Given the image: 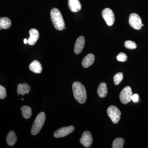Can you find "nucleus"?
Segmentation results:
<instances>
[{
	"label": "nucleus",
	"mask_w": 148,
	"mask_h": 148,
	"mask_svg": "<svg viewBox=\"0 0 148 148\" xmlns=\"http://www.w3.org/2000/svg\"><path fill=\"white\" fill-rule=\"evenodd\" d=\"M72 86L75 99L80 104L84 103L87 98L86 90L84 86L79 82H75Z\"/></svg>",
	"instance_id": "f257e3e1"
},
{
	"label": "nucleus",
	"mask_w": 148,
	"mask_h": 148,
	"mask_svg": "<svg viewBox=\"0 0 148 148\" xmlns=\"http://www.w3.org/2000/svg\"><path fill=\"white\" fill-rule=\"evenodd\" d=\"M51 18L53 27L58 31H62L65 28V21L61 12L58 9L53 8L51 10Z\"/></svg>",
	"instance_id": "f03ea898"
},
{
	"label": "nucleus",
	"mask_w": 148,
	"mask_h": 148,
	"mask_svg": "<svg viewBox=\"0 0 148 148\" xmlns=\"http://www.w3.org/2000/svg\"><path fill=\"white\" fill-rule=\"evenodd\" d=\"M46 115L43 112L40 113L35 119L31 130L32 135H36L41 130L45 122Z\"/></svg>",
	"instance_id": "7ed1b4c3"
},
{
	"label": "nucleus",
	"mask_w": 148,
	"mask_h": 148,
	"mask_svg": "<svg viewBox=\"0 0 148 148\" xmlns=\"http://www.w3.org/2000/svg\"><path fill=\"white\" fill-rule=\"evenodd\" d=\"M107 113L113 123H117L119 122L121 116V112L116 106H109L107 110Z\"/></svg>",
	"instance_id": "20e7f679"
},
{
	"label": "nucleus",
	"mask_w": 148,
	"mask_h": 148,
	"mask_svg": "<svg viewBox=\"0 0 148 148\" xmlns=\"http://www.w3.org/2000/svg\"><path fill=\"white\" fill-rule=\"evenodd\" d=\"M133 94L131 88L126 86L122 90L119 95L120 100L122 103L126 104L131 101V98Z\"/></svg>",
	"instance_id": "39448f33"
},
{
	"label": "nucleus",
	"mask_w": 148,
	"mask_h": 148,
	"mask_svg": "<svg viewBox=\"0 0 148 148\" xmlns=\"http://www.w3.org/2000/svg\"><path fill=\"white\" fill-rule=\"evenodd\" d=\"M130 25L135 30H140L142 28V19L138 14L131 13L129 16Z\"/></svg>",
	"instance_id": "423d86ee"
},
{
	"label": "nucleus",
	"mask_w": 148,
	"mask_h": 148,
	"mask_svg": "<svg viewBox=\"0 0 148 148\" xmlns=\"http://www.w3.org/2000/svg\"><path fill=\"white\" fill-rule=\"evenodd\" d=\"M102 14L108 26H112L113 25L115 21V16L112 10L108 8L104 9L102 11Z\"/></svg>",
	"instance_id": "0eeeda50"
},
{
	"label": "nucleus",
	"mask_w": 148,
	"mask_h": 148,
	"mask_svg": "<svg viewBox=\"0 0 148 148\" xmlns=\"http://www.w3.org/2000/svg\"><path fill=\"white\" fill-rule=\"evenodd\" d=\"M75 130V127L73 125L61 127L53 133V136L56 138H61L65 137L69 134H71Z\"/></svg>",
	"instance_id": "6e6552de"
},
{
	"label": "nucleus",
	"mask_w": 148,
	"mask_h": 148,
	"mask_svg": "<svg viewBox=\"0 0 148 148\" xmlns=\"http://www.w3.org/2000/svg\"><path fill=\"white\" fill-rule=\"evenodd\" d=\"M92 137L89 131H86L83 133L81 138L80 139L81 144L85 147L88 148L91 146L92 143Z\"/></svg>",
	"instance_id": "1a4fd4ad"
},
{
	"label": "nucleus",
	"mask_w": 148,
	"mask_h": 148,
	"mask_svg": "<svg viewBox=\"0 0 148 148\" xmlns=\"http://www.w3.org/2000/svg\"><path fill=\"white\" fill-rule=\"evenodd\" d=\"M30 37L28 40V43L29 45H34L39 38V33L37 29H32L29 30Z\"/></svg>",
	"instance_id": "9d476101"
},
{
	"label": "nucleus",
	"mask_w": 148,
	"mask_h": 148,
	"mask_svg": "<svg viewBox=\"0 0 148 148\" xmlns=\"http://www.w3.org/2000/svg\"><path fill=\"white\" fill-rule=\"evenodd\" d=\"M85 45V38L83 36H79L77 39L74 51L77 54H79L82 51Z\"/></svg>",
	"instance_id": "9b49d317"
},
{
	"label": "nucleus",
	"mask_w": 148,
	"mask_h": 148,
	"mask_svg": "<svg viewBox=\"0 0 148 148\" xmlns=\"http://www.w3.org/2000/svg\"><path fill=\"white\" fill-rule=\"evenodd\" d=\"M68 5L70 10L73 12H77L82 9L81 4L79 0H69Z\"/></svg>",
	"instance_id": "f8f14e48"
},
{
	"label": "nucleus",
	"mask_w": 148,
	"mask_h": 148,
	"mask_svg": "<svg viewBox=\"0 0 148 148\" xmlns=\"http://www.w3.org/2000/svg\"><path fill=\"white\" fill-rule=\"evenodd\" d=\"M31 87L27 83L19 84L17 86V92L18 95H24L28 94L31 90Z\"/></svg>",
	"instance_id": "ddd939ff"
},
{
	"label": "nucleus",
	"mask_w": 148,
	"mask_h": 148,
	"mask_svg": "<svg viewBox=\"0 0 148 148\" xmlns=\"http://www.w3.org/2000/svg\"><path fill=\"white\" fill-rule=\"evenodd\" d=\"M29 69L32 72L36 73H41L42 72V66L39 61L34 60L30 64Z\"/></svg>",
	"instance_id": "4468645a"
},
{
	"label": "nucleus",
	"mask_w": 148,
	"mask_h": 148,
	"mask_svg": "<svg viewBox=\"0 0 148 148\" xmlns=\"http://www.w3.org/2000/svg\"><path fill=\"white\" fill-rule=\"evenodd\" d=\"M95 61V56L92 53L87 54L83 59L82 65L84 68H87L90 67L93 64Z\"/></svg>",
	"instance_id": "2eb2a0df"
},
{
	"label": "nucleus",
	"mask_w": 148,
	"mask_h": 148,
	"mask_svg": "<svg viewBox=\"0 0 148 148\" xmlns=\"http://www.w3.org/2000/svg\"><path fill=\"white\" fill-rule=\"evenodd\" d=\"M6 139L8 145L12 147L15 145L17 140V136L14 131H10L8 134Z\"/></svg>",
	"instance_id": "dca6fc26"
},
{
	"label": "nucleus",
	"mask_w": 148,
	"mask_h": 148,
	"mask_svg": "<svg viewBox=\"0 0 148 148\" xmlns=\"http://www.w3.org/2000/svg\"><path fill=\"white\" fill-rule=\"evenodd\" d=\"M97 92L100 98H103L106 97L108 93V88L105 82H102L98 86Z\"/></svg>",
	"instance_id": "f3484780"
},
{
	"label": "nucleus",
	"mask_w": 148,
	"mask_h": 148,
	"mask_svg": "<svg viewBox=\"0 0 148 148\" xmlns=\"http://www.w3.org/2000/svg\"><path fill=\"white\" fill-rule=\"evenodd\" d=\"M12 25L10 19L8 17H3L0 18V27L3 29L10 28Z\"/></svg>",
	"instance_id": "a211bd4d"
},
{
	"label": "nucleus",
	"mask_w": 148,
	"mask_h": 148,
	"mask_svg": "<svg viewBox=\"0 0 148 148\" xmlns=\"http://www.w3.org/2000/svg\"><path fill=\"white\" fill-rule=\"evenodd\" d=\"M22 114L23 117L26 119L30 118L32 115V110L29 106H24L21 108Z\"/></svg>",
	"instance_id": "6ab92c4d"
},
{
	"label": "nucleus",
	"mask_w": 148,
	"mask_h": 148,
	"mask_svg": "<svg viewBox=\"0 0 148 148\" xmlns=\"http://www.w3.org/2000/svg\"><path fill=\"white\" fill-rule=\"evenodd\" d=\"M125 141L124 139L121 138H118L114 140L112 145V148H123Z\"/></svg>",
	"instance_id": "aec40b11"
},
{
	"label": "nucleus",
	"mask_w": 148,
	"mask_h": 148,
	"mask_svg": "<svg viewBox=\"0 0 148 148\" xmlns=\"http://www.w3.org/2000/svg\"><path fill=\"white\" fill-rule=\"evenodd\" d=\"M123 74L122 73H118L114 77V81L115 84L117 85L121 82L123 79Z\"/></svg>",
	"instance_id": "412c9836"
},
{
	"label": "nucleus",
	"mask_w": 148,
	"mask_h": 148,
	"mask_svg": "<svg viewBox=\"0 0 148 148\" xmlns=\"http://www.w3.org/2000/svg\"><path fill=\"white\" fill-rule=\"evenodd\" d=\"M124 45L126 48L130 49H135L137 47L136 44L131 40H127L125 42Z\"/></svg>",
	"instance_id": "4be33fe9"
},
{
	"label": "nucleus",
	"mask_w": 148,
	"mask_h": 148,
	"mask_svg": "<svg viewBox=\"0 0 148 148\" xmlns=\"http://www.w3.org/2000/svg\"><path fill=\"white\" fill-rule=\"evenodd\" d=\"M127 56L126 54L123 52H121L116 56L117 60L120 62H125L127 61Z\"/></svg>",
	"instance_id": "5701e85b"
},
{
	"label": "nucleus",
	"mask_w": 148,
	"mask_h": 148,
	"mask_svg": "<svg viewBox=\"0 0 148 148\" xmlns=\"http://www.w3.org/2000/svg\"><path fill=\"white\" fill-rule=\"evenodd\" d=\"M6 96L7 92L5 88L1 85H0V98L1 99H4Z\"/></svg>",
	"instance_id": "b1692460"
},
{
	"label": "nucleus",
	"mask_w": 148,
	"mask_h": 148,
	"mask_svg": "<svg viewBox=\"0 0 148 148\" xmlns=\"http://www.w3.org/2000/svg\"><path fill=\"white\" fill-rule=\"evenodd\" d=\"M139 100V95L137 94H134L132 95L131 100L135 103H137Z\"/></svg>",
	"instance_id": "393cba45"
},
{
	"label": "nucleus",
	"mask_w": 148,
	"mask_h": 148,
	"mask_svg": "<svg viewBox=\"0 0 148 148\" xmlns=\"http://www.w3.org/2000/svg\"><path fill=\"white\" fill-rule=\"evenodd\" d=\"M24 44H27V43H28V40H27V39H24Z\"/></svg>",
	"instance_id": "a878e982"
},
{
	"label": "nucleus",
	"mask_w": 148,
	"mask_h": 148,
	"mask_svg": "<svg viewBox=\"0 0 148 148\" xmlns=\"http://www.w3.org/2000/svg\"><path fill=\"white\" fill-rule=\"evenodd\" d=\"M144 26V24H142V27H143Z\"/></svg>",
	"instance_id": "bb28decb"
},
{
	"label": "nucleus",
	"mask_w": 148,
	"mask_h": 148,
	"mask_svg": "<svg viewBox=\"0 0 148 148\" xmlns=\"http://www.w3.org/2000/svg\"><path fill=\"white\" fill-rule=\"evenodd\" d=\"M21 100H22V101H23V100H24V98H22V99H21Z\"/></svg>",
	"instance_id": "cd10ccee"
}]
</instances>
